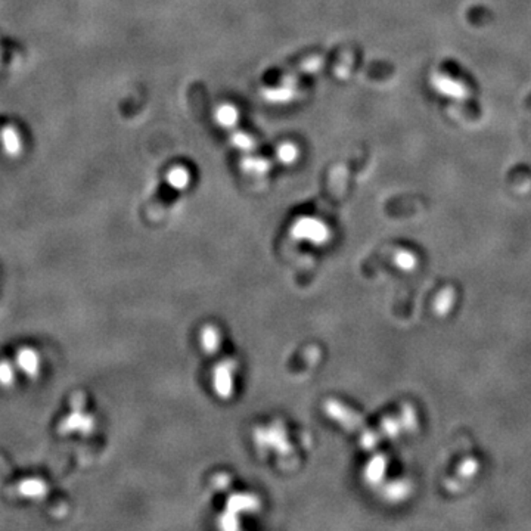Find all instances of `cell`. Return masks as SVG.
Masks as SVG:
<instances>
[{
    "mask_svg": "<svg viewBox=\"0 0 531 531\" xmlns=\"http://www.w3.org/2000/svg\"><path fill=\"white\" fill-rule=\"evenodd\" d=\"M20 360H21V365L23 368H26L27 372H34L35 368H37V356L34 351H28V350H24L20 356Z\"/></svg>",
    "mask_w": 531,
    "mask_h": 531,
    "instance_id": "obj_1",
    "label": "cell"
}]
</instances>
